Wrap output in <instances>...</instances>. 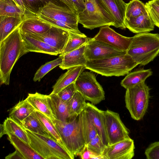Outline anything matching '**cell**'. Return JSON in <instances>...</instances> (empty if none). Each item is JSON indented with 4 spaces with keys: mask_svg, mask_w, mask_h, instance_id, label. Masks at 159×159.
Masks as SVG:
<instances>
[{
    "mask_svg": "<svg viewBox=\"0 0 159 159\" xmlns=\"http://www.w3.org/2000/svg\"><path fill=\"white\" fill-rule=\"evenodd\" d=\"M127 53L138 64L145 66L159 54V34L144 32L132 37Z\"/></svg>",
    "mask_w": 159,
    "mask_h": 159,
    "instance_id": "3957f363",
    "label": "cell"
},
{
    "mask_svg": "<svg viewBox=\"0 0 159 159\" xmlns=\"http://www.w3.org/2000/svg\"><path fill=\"white\" fill-rule=\"evenodd\" d=\"M86 69L84 66H78L68 70L57 80L51 93L57 94L65 87L75 82L79 75Z\"/></svg>",
    "mask_w": 159,
    "mask_h": 159,
    "instance_id": "7402d4cb",
    "label": "cell"
},
{
    "mask_svg": "<svg viewBox=\"0 0 159 159\" xmlns=\"http://www.w3.org/2000/svg\"><path fill=\"white\" fill-rule=\"evenodd\" d=\"M108 145L129 137V131L121 120L119 114L107 110L103 111Z\"/></svg>",
    "mask_w": 159,
    "mask_h": 159,
    "instance_id": "ba28073f",
    "label": "cell"
},
{
    "mask_svg": "<svg viewBox=\"0 0 159 159\" xmlns=\"http://www.w3.org/2000/svg\"><path fill=\"white\" fill-rule=\"evenodd\" d=\"M147 12L145 4L143 2L139 0H131L126 3L125 19L137 17Z\"/></svg>",
    "mask_w": 159,
    "mask_h": 159,
    "instance_id": "1f68e13d",
    "label": "cell"
},
{
    "mask_svg": "<svg viewBox=\"0 0 159 159\" xmlns=\"http://www.w3.org/2000/svg\"><path fill=\"white\" fill-rule=\"evenodd\" d=\"M36 15L40 18L50 24L52 26L67 30L69 32L79 35H85L82 33L79 30L78 27L75 26L64 22L49 18L40 14H37Z\"/></svg>",
    "mask_w": 159,
    "mask_h": 159,
    "instance_id": "74e56055",
    "label": "cell"
},
{
    "mask_svg": "<svg viewBox=\"0 0 159 159\" xmlns=\"http://www.w3.org/2000/svg\"><path fill=\"white\" fill-rule=\"evenodd\" d=\"M35 111L34 108L26 98L19 101L10 109L9 117L22 125L23 121Z\"/></svg>",
    "mask_w": 159,
    "mask_h": 159,
    "instance_id": "d4e9b609",
    "label": "cell"
},
{
    "mask_svg": "<svg viewBox=\"0 0 159 159\" xmlns=\"http://www.w3.org/2000/svg\"><path fill=\"white\" fill-rule=\"evenodd\" d=\"M86 144L90 150L95 153L102 155L106 147L98 134Z\"/></svg>",
    "mask_w": 159,
    "mask_h": 159,
    "instance_id": "ab89813d",
    "label": "cell"
},
{
    "mask_svg": "<svg viewBox=\"0 0 159 159\" xmlns=\"http://www.w3.org/2000/svg\"><path fill=\"white\" fill-rule=\"evenodd\" d=\"M37 14L78 27V13L66 6L50 1Z\"/></svg>",
    "mask_w": 159,
    "mask_h": 159,
    "instance_id": "9c48e42d",
    "label": "cell"
},
{
    "mask_svg": "<svg viewBox=\"0 0 159 159\" xmlns=\"http://www.w3.org/2000/svg\"><path fill=\"white\" fill-rule=\"evenodd\" d=\"M93 38L126 51L128 50L132 39V37L123 36L109 26L100 27L99 32Z\"/></svg>",
    "mask_w": 159,
    "mask_h": 159,
    "instance_id": "4fadbf2b",
    "label": "cell"
},
{
    "mask_svg": "<svg viewBox=\"0 0 159 159\" xmlns=\"http://www.w3.org/2000/svg\"><path fill=\"white\" fill-rule=\"evenodd\" d=\"M25 12L10 0H0V16H24Z\"/></svg>",
    "mask_w": 159,
    "mask_h": 159,
    "instance_id": "e575fe53",
    "label": "cell"
},
{
    "mask_svg": "<svg viewBox=\"0 0 159 159\" xmlns=\"http://www.w3.org/2000/svg\"></svg>",
    "mask_w": 159,
    "mask_h": 159,
    "instance_id": "681fc988",
    "label": "cell"
},
{
    "mask_svg": "<svg viewBox=\"0 0 159 159\" xmlns=\"http://www.w3.org/2000/svg\"><path fill=\"white\" fill-rule=\"evenodd\" d=\"M25 54L20 26L0 42V83L8 85L16 62Z\"/></svg>",
    "mask_w": 159,
    "mask_h": 159,
    "instance_id": "6da1fadb",
    "label": "cell"
},
{
    "mask_svg": "<svg viewBox=\"0 0 159 159\" xmlns=\"http://www.w3.org/2000/svg\"><path fill=\"white\" fill-rule=\"evenodd\" d=\"M84 110L94 125L98 135L106 146L108 142L105 125L103 111L97 108L91 103H87Z\"/></svg>",
    "mask_w": 159,
    "mask_h": 159,
    "instance_id": "2e32d148",
    "label": "cell"
},
{
    "mask_svg": "<svg viewBox=\"0 0 159 159\" xmlns=\"http://www.w3.org/2000/svg\"><path fill=\"white\" fill-rule=\"evenodd\" d=\"M24 16H0V42L20 25Z\"/></svg>",
    "mask_w": 159,
    "mask_h": 159,
    "instance_id": "484cf974",
    "label": "cell"
},
{
    "mask_svg": "<svg viewBox=\"0 0 159 159\" xmlns=\"http://www.w3.org/2000/svg\"><path fill=\"white\" fill-rule=\"evenodd\" d=\"M40 40L61 53L68 40L69 32L66 30L52 26L46 32L42 34H26Z\"/></svg>",
    "mask_w": 159,
    "mask_h": 159,
    "instance_id": "8fae6325",
    "label": "cell"
},
{
    "mask_svg": "<svg viewBox=\"0 0 159 159\" xmlns=\"http://www.w3.org/2000/svg\"><path fill=\"white\" fill-rule=\"evenodd\" d=\"M31 148L44 159H58L47 144L34 133L25 129Z\"/></svg>",
    "mask_w": 159,
    "mask_h": 159,
    "instance_id": "44dd1931",
    "label": "cell"
},
{
    "mask_svg": "<svg viewBox=\"0 0 159 159\" xmlns=\"http://www.w3.org/2000/svg\"><path fill=\"white\" fill-rule=\"evenodd\" d=\"M59 5L66 6L70 8L73 11H77L72 2L70 0H54Z\"/></svg>",
    "mask_w": 159,
    "mask_h": 159,
    "instance_id": "f6af8a7d",
    "label": "cell"
},
{
    "mask_svg": "<svg viewBox=\"0 0 159 159\" xmlns=\"http://www.w3.org/2000/svg\"><path fill=\"white\" fill-rule=\"evenodd\" d=\"M148 12L155 25L159 28V5L153 0H150L145 3Z\"/></svg>",
    "mask_w": 159,
    "mask_h": 159,
    "instance_id": "f35d334b",
    "label": "cell"
},
{
    "mask_svg": "<svg viewBox=\"0 0 159 159\" xmlns=\"http://www.w3.org/2000/svg\"><path fill=\"white\" fill-rule=\"evenodd\" d=\"M73 3L78 14L83 11L85 8V5L88 0H70Z\"/></svg>",
    "mask_w": 159,
    "mask_h": 159,
    "instance_id": "ee69618b",
    "label": "cell"
},
{
    "mask_svg": "<svg viewBox=\"0 0 159 159\" xmlns=\"http://www.w3.org/2000/svg\"><path fill=\"white\" fill-rule=\"evenodd\" d=\"M16 5L24 12L25 11V7L23 4L22 0H14Z\"/></svg>",
    "mask_w": 159,
    "mask_h": 159,
    "instance_id": "7dc6e473",
    "label": "cell"
},
{
    "mask_svg": "<svg viewBox=\"0 0 159 159\" xmlns=\"http://www.w3.org/2000/svg\"><path fill=\"white\" fill-rule=\"evenodd\" d=\"M134 140L130 137L106 146L102 155L104 159H131L134 155Z\"/></svg>",
    "mask_w": 159,
    "mask_h": 159,
    "instance_id": "7c38bea8",
    "label": "cell"
},
{
    "mask_svg": "<svg viewBox=\"0 0 159 159\" xmlns=\"http://www.w3.org/2000/svg\"><path fill=\"white\" fill-rule=\"evenodd\" d=\"M7 139L14 146L16 150L19 151L25 159H41L43 158L38 154L30 146L12 134L8 135Z\"/></svg>",
    "mask_w": 159,
    "mask_h": 159,
    "instance_id": "4316f807",
    "label": "cell"
},
{
    "mask_svg": "<svg viewBox=\"0 0 159 159\" xmlns=\"http://www.w3.org/2000/svg\"><path fill=\"white\" fill-rule=\"evenodd\" d=\"M6 159H25L23 156L17 150L9 154L5 157Z\"/></svg>",
    "mask_w": 159,
    "mask_h": 159,
    "instance_id": "bcb514c9",
    "label": "cell"
},
{
    "mask_svg": "<svg viewBox=\"0 0 159 159\" xmlns=\"http://www.w3.org/2000/svg\"><path fill=\"white\" fill-rule=\"evenodd\" d=\"M26 99L35 111L41 113L52 121L56 119L49 95L36 92L29 93Z\"/></svg>",
    "mask_w": 159,
    "mask_h": 159,
    "instance_id": "e0dca14e",
    "label": "cell"
},
{
    "mask_svg": "<svg viewBox=\"0 0 159 159\" xmlns=\"http://www.w3.org/2000/svg\"><path fill=\"white\" fill-rule=\"evenodd\" d=\"M86 100L81 94L77 91L69 101L68 107L70 116L72 117L81 113L86 105Z\"/></svg>",
    "mask_w": 159,
    "mask_h": 159,
    "instance_id": "d6a6232c",
    "label": "cell"
},
{
    "mask_svg": "<svg viewBox=\"0 0 159 159\" xmlns=\"http://www.w3.org/2000/svg\"><path fill=\"white\" fill-rule=\"evenodd\" d=\"M82 112L74 116L67 122L56 119L52 121L60 134L63 145L74 157L78 156L86 144Z\"/></svg>",
    "mask_w": 159,
    "mask_h": 159,
    "instance_id": "7a4b0ae2",
    "label": "cell"
},
{
    "mask_svg": "<svg viewBox=\"0 0 159 159\" xmlns=\"http://www.w3.org/2000/svg\"><path fill=\"white\" fill-rule=\"evenodd\" d=\"M75 84L77 91L92 104L96 105L105 99V92L93 71L82 72Z\"/></svg>",
    "mask_w": 159,
    "mask_h": 159,
    "instance_id": "52a82bcc",
    "label": "cell"
},
{
    "mask_svg": "<svg viewBox=\"0 0 159 159\" xmlns=\"http://www.w3.org/2000/svg\"><path fill=\"white\" fill-rule=\"evenodd\" d=\"M126 53L104 59L88 60L86 69L105 76L126 75L138 65Z\"/></svg>",
    "mask_w": 159,
    "mask_h": 159,
    "instance_id": "277c9868",
    "label": "cell"
},
{
    "mask_svg": "<svg viewBox=\"0 0 159 159\" xmlns=\"http://www.w3.org/2000/svg\"><path fill=\"white\" fill-rule=\"evenodd\" d=\"M62 62L61 57L56 59L45 63L41 66L35 73L33 80L34 81H40L42 79L49 71L57 66H59Z\"/></svg>",
    "mask_w": 159,
    "mask_h": 159,
    "instance_id": "d590c367",
    "label": "cell"
},
{
    "mask_svg": "<svg viewBox=\"0 0 159 159\" xmlns=\"http://www.w3.org/2000/svg\"><path fill=\"white\" fill-rule=\"evenodd\" d=\"M151 69H140L129 73L120 83L121 85L126 89L145 82L152 75Z\"/></svg>",
    "mask_w": 159,
    "mask_h": 159,
    "instance_id": "83f0119b",
    "label": "cell"
},
{
    "mask_svg": "<svg viewBox=\"0 0 159 159\" xmlns=\"http://www.w3.org/2000/svg\"><path fill=\"white\" fill-rule=\"evenodd\" d=\"M35 113L43 128L50 137L63 145L60 134L52 121L45 115L38 111H35Z\"/></svg>",
    "mask_w": 159,
    "mask_h": 159,
    "instance_id": "4dcf8cb0",
    "label": "cell"
},
{
    "mask_svg": "<svg viewBox=\"0 0 159 159\" xmlns=\"http://www.w3.org/2000/svg\"><path fill=\"white\" fill-rule=\"evenodd\" d=\"M13 134L29 144V139L25 129L23 126L10 117H7L0 124V137L4 135Z\"/></svg>",
    "mask_w": 159,
    "mask_h": 159,
    "instance_id": "603a6c76",
    "label": "cell"
},
{
    "mask_svg": "<svg viewBox=\"0 0 159 159\" xmlns=\"http://www.w3.org/2000/svg\"><path fill=\"white\" fill-rule=\"evenodd\" d=\"M86 44L63 55H60L62 62L59 67L64 70L78 66H85L88 61L85 55Z\"/></svg>",
    "mask_w": 159,
    "mask_h": 159,
    "instance_id": "ac0fdd59",
    "label": "cell"
},
{
    "mask_svg": "<svg viewBox=\"0 0 159 159\" xmlns=\"http://www.w3.org/2000/svg\"><path fill=\"white\" fill-rule=\"evenodd\" d=\"M150 90L145 82L126 89L125 106L134 120H139L145 114L148 106Z\"/></svg>",
    "mask_w": 159,
    "mask_h": 159,
    "instance_id": "8992f818",
    "label": "cell"
},
{
    "mask_svg": "<svg viewBox=\"0 0 159 159\" xmlns=\"http://www.w3.org/2000/svg\"><path fill=\"white\" fill-rule=\"evenodd\" d=\"M154 2L157 4L159 5V0H153Z\"/></svg>",
    "mask_w": 159,
    "mask_h": 159,
    "instance_id": "c3c4849f",
    "label": "cell"
},
{
    "mask_svg": "<svg viewBox=\"0 0 159 159\" xmlns=\"http://www.w3.org/2000/svg\"><path fill=\"white\" fill-rule=\"evenodd\" d=\"M114 19L115 27L122 30L125 25L126 3L123 0H99Z\"/></svg>",
    "mask_w": 159,
    "mask_h": 159,
    "instance_id": "5bb4252c",
    "label": "cell"
},
{
    "mask_svg": "<svg viewBox=\"0 0 159 159\" xmlns=\"http://www.w3.org/2000/svg\"><path fill=\"white\" fill-rule=\"evenodd\" d=\"M52 26L36 15L28 13L24 14L20 28L22 34H39L46 32Z\"/></svg>",
    "mask_w": 159,
    "mask_h": 159,
    "instance_id": "9a60e30c",
    "label": "cell"
},
{
    "mask_svg": "<svg viewBox=\"0 0 159 159\" xmlns=\"http://www.w3.org/2000/svg\"><path fill=\"white\" fill-rule=\"evenodd\" d=\"M83 129L86 144L98 134L96 129L84 109L82 112Z\"/></svg>",
    "mask_w": 159,
    "mask_h": 159,
    "instance_id": "836d02e7",
    "label": "cell"
},
{
    "mask_svg": "<svg viewBox=\"0 0 159 159\" xmlns=\"http://www.w3.org/2000/svg\"><path fill=\"white\" fill-rule=\"evenodd\" d=\"M75 82L65 87L57 93L58 96L62 101H69L77 91Z\"/></svg>",
    "mask_w": 159,
    "mask_h": 159,
    "instance_id": "60d3db41",
    "label": "cell"
},
{
    "mask_svg": "<svg viewBox=\"0 0 159 159\" xmlns=\"http://www.w3.org/2000/svg\"><path fill=\"white\" fill-rule=\"evenodd\" d=\"M22 1L25 9V14L30 13L34 15L37 14L40 9L50 1L52 2L58 4L54 0H22Z\"/></svg>",
    "mask_w": 159,
    "mask_h": 159,
    "instance_id": "8d00e7d4",
    "label": "cell"
},
{
    "mask_svg": "<svg viewBox=\"0 0 159 159\" xmlns=\"http://www.w3.org/2000/svg\"><path fill=\"white\" fill-rule=\"evenodd\" d=\"M21 34L25 54L35 52L55 56L59 54L55 49L44 42L27 34Z\"/></svg>",
    "mask_w": 159,
    "mask_h": 159,
    "instance_id": "ffe728a7",
    "label": "cell"
},
{
    "mask_svg": "<svg viewBox=\"0 0 159 159\" xmlns=\"http://www.w3.org/2000/svg\"><path fill=\"white\" fill-rule=\"evenodd\" d=\"M78 156H79L82 159H104L103 155L95 153L89 149L86 144H85Z\"/></svg>",
    "mask_w": 159,
    "mask_h": 159,
    "instance_id": "7bdbcfd3",
    "label": "cell"
},
{
    "mask_svg": "<svg viewBox=\"0 0 159 159\" xmlns=\"http://www.w3.org/2000/svg\"><path fill=\"white\" fill-rule=\"evenodd\" d=\"M22 125L25 129L32 133L50 137L37 117L35 110L23 121Z\"/></svg>",
    "mask_w": 159,
    "mask_h": 159,
    "instance_id": "f1b7e54d",
    "label": "cell"
},
{
    "mask_svg": "<svg viewBox=\"0 0 159 159\" xmlns=\"http://www.w3.org/2000/svg\"><path fill=\"white\" fill-rule=\"evenodd\" d=\"M78 18L79 23L90 30L115 25L114 19L99 0H88L84 10L78 14Z\"/></svg>",
    "mask_w": 159,
    "mask_h": 159,
    "instance_id": "5b68a950",
    "label": "cell"
},
{
    "mask_svg": "<svg viewBox=\"0 0 159 159\" xmlns=\"http://www.w3.org/2000/svg\"><path fill=\"white\" fill-rule=\"evenodd\" d=\"M51 102L56 119L62 122H67L74 116H71L69 114V102L62 101L57 94L50 93Z\"/></svg>",
    "mask_w": 159,
    "mask_h": 159,
    "instance_id": "cb8c5ba5",
    "label": "cell"
},
{
    "mask_svg": "<svg viewBox=\"0 0 159 159\" xmlns=\"http://www.w3.org/2000/svg\"><path fill=\"white\" fill-rule=\"evenodd\" d=\"M127 51L91 38L86 45L85 55L88 60H99L125 54Z\"/></svg>",
    "mask_w": 159,
    "mask_h": 159,
    "instance_id": "30bf717a",
    "label": "cell"
},
{
    "mask_svg": "<svg viewBox=\"0 0 159 159\" xmlns=\"http://www.w3.org/2000/svg\"><path fill=\"white\" fill-rule=\"evenodd\" d=\"M145 154L147 159H159V141L151 143L145 150Z\"/></svg>",
    "mask_w": 159,
    "mask_h": 159,
    "instance_id": "b9f144b4",
    "label": "cell"
},
{
    "mask_svg": "<svg viewBox=\"0 0 159 159\" xmlns=\"http://www.w3.org/2000/svg\"><path fill=\"white\" fill-rule=\"evenodd\" d=\"M125 22L126 28L137 34L153 30L155 25L148 11L139 16L125 19Z\"/></svg>",
    "mask_w": 159,
    "mask_h": 159,
    "instance_id": "d6986e66",
    "label": "cell"
},
{
    "mask_svg": "<svg viewBox=\"0 0 159 159\" xmlns=\"http://www.w3.org/2000/svg\"><path fill=\"white\" fill-rule=\"evenodd\" d=\"M90 38L85 35H81L69 32L67 42L62 52L60 55H63L81 47L86 44Z\"/></svg>",
    "mask_w": 159,
    "mask_h": 159,
    "instance_id": "f546056e",
    "label": "cell"
}]
</instances>
